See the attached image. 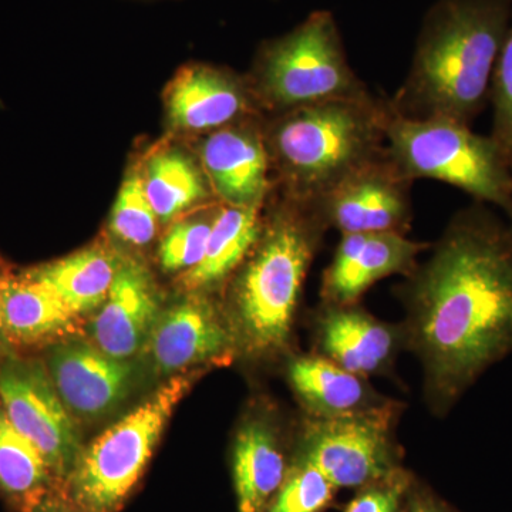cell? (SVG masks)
I'll list each match as a JSON object with an SVG mask.
<instances>
[{
    "instance_id": "cell-1",
    "label": "cell",
    "mask_w": 512,
    "mask_h": 512,
    "mask_svg": "<svg viewBox=\"0 0 512 512\" xmlns=\"http://www.w3.org/2000/svg\"><path fill=\"white\" fill-rule=\"evenodd\" d=\"M404 349L423 370L424 399L444 417L512 355V234L488 205L458 211L429 258L404 276Z\"/></svg>"
},
{
    "instance_id": "cell-2",
    "label": "cell",
    "mask_w": 512,
    "mask_h": 512,
    "mask_svg": "<svg viewBox=\"0 0 512 512\" xmlns=\"http://www.w3.org/2000/svg\"><path fill=\"white\" fill-rule=\"evenodd\" d=\"M512 0H440L430 10L402 86L389 101L409 119L471 126L490 100Z\"/></svg>"
},
{
    "instance_id": "cell-3",
    "label": "cell",
    "mask_w": 512,
    "mask_h": 512,
    "mask_svg": "<svg viewBox=\"0 0 512 512\" xmlns=\"http://www.w3.org/2000/svg\"><path fill=\"white\" fill-rule=\"evenodd\" d=\"M328 229L316 202L288 195L268 221L262 218L261 234L232 286L228 319L237 350L269 357L288 348L303 282Z\"/></svg>"
},
{
    "instance_id": "cell-4",
    "label": "cell",
    "mask_w": 512,
    "mask_h": 512,
    "mask_svg": "<svg viewBox=\"0 0 512 512\" xmlns=\"http://www.w3.org/2000/svg\"><path fill=\"white\" fill-rule=\"evenodd\" d=\"M387 100H332L276 114L264 131L284 194L319 201L340 181L386 153Z\"/></svg>"
},
{
    "instance_id": "cell-5",
    "label": "cell",
    "mask_w": 512,
    "mask_h": 512,
    "mask_svg": "<svg viewBox=\"0 0 512 512\" xmlns=\"http://www.w3.org/2000/svg\"><path fill=\"white\" fill-rule=\"evenodd\" d=\"M387 154L413 183L440 181L474 201L505 210L512 197V165L497 143L471 126L448 119H409L387 101Z\"/></svg>"
},
{
    "instance_id": "cell-6",
    "label": "cell",
    "mask_w": 512,
    "mask_h": 512,
    "mask_svg": "<svg viewBox=\"0 0 512 512\" xmlns=\"http://www.w3.org/2000/svg\"><path fill=\"white\" fill-rule=\"evenodd\" d=\"M254 101L276 114L332 100L373 94L353 72L332 13H312L291 33L266 46L256 67Z\"/></svg>"
},
{
    "instance_id": "cell-7",
    "label": "cell",
    "mask_w": 512,
    "mask_h": 512,
    "mask_svg": "<svg viewBox=\"0 0 512 512\" xmlns=\"http://www.w3.org/2000/svg\"><path fill=\"white\" fill-rule=\"evenodd\" d=\"M195 376L171 377L82 450L66 480V494L79 512L119 510L146 470L165 424Z\"/></svg>"
},
{
    "instance_id": "cell-8",
    "label": "cell",
    "mask_w": 512,
    "mask_h": 512,
    "mask_svg": "<svg viewBox=\"0 0 512 512\" xmlns=\"http://www.w3.org/2000/svg\"><path fill=\"white\" fill-rule=\"evenodd\" d=\"M400 412V404L389 400L348 416H308L295 458L311 464L336 488L384 480L402 470L396 441Z\"/></svg>"
},
{
    "instance_id": "cell-9",
    "label": "cell",
    "mask_w": 512,
    "mask_h": 512,
    "mask_svg": "<svg viewBox=\"0 0 512 512\" xmlns=\"http://www.w3.org/2000/svg\"><path fill=\"white\" fill-rule=\"evenodd\" d=\"M0 407L32 441L59 481L82 453L72 413L60 399L45 363L9 353L0 362Z\"/></svg>"
},
{
    "instance_id": "cell-10",
    "label": "cell",
    "mask_w": 512,
    "mask_h": 512,
    "mask_svg": "<svg viewBox=\"0 0 512 512\" xmlns=\"http://www.w3.org/2000/svg\"><path fill=\"white\" fill-rule=\"evenodd\" d=\"M412 184L386 153L340 181L316 201L329 229L340 234H407L413 220Z\"/></svg>"
},
{
    "instance_id": "cell-11",
    "label": "cell",
    "mask_w": 512,
    "mask_h": 512,
    "mask_svg": "<svg viewBox=\"0 0 512 512\" xmlns=\"http://www.w3.org/2000/svg\"><path fill=\"white\" fill-rule=\"evenodd\" d=\"M313 335L316 355L365 379L390 375L397 355L404 349L402 325L377 319L359 303L322 302Z\"/></svg>"
},
{
    "instance_id": "cell-12",
    "label": "cell",
    "mask_w": 512,
    "mask_h": 512,
    "mask_svg": "<svg viewBox=\"0 0 512 512\" xmlns=\"http://www.w3.org/2000/svg\"><path fill=\"white\" fill-rule=\"evenodd\" d=\"M430 244L399 232L343 234L335 255L323 272L320 296L329 305L359 303L376 282L393 275L407 276Z\"/></svg>"
},
{
    "instance_id": "cell-13",
    "label": "cell",
    "mask_w": 512,
    "mask_h": 512,
    "mask_svg": "<svg viewBox=\"0 0 512 512\" xmlns=\"http://www.w3.org/2000/svg\"><path fill=\"white\" fill-rule=\"evenodd\" d=\"M45 365L67 410L83 419L116 409L133 387L130 363L76 340L53 346Z\"/></svg>"
},
{
    "instance_id": "cell-14",
    "label": "cell",
    "mask_w": 512,
    "mask_h": 512,
    "mask_svg": "<svg viewBox=\"0 0 512 512\" xmlns=\"http://www.w3.org/2000/svg\"><path fill=\"white\" fill-rule=\"evenodd\" d=\"M158 372L174 375L192 365L227 359L237 350L228 316L204 298L187 299L158 315L146 343Z\"/></svg>"
},
{
    "instance_id": "cell-15",
    "label": "cell",
    "mask_w": 512,
    "mask_h": 512,
    "mask_svg": "<svg viewBox=\"0 0 512 512\" xmlns=\"http://www.w3.org/2000/svg\"><path fill=\"white\" fill-rule=\"evenodd\" d=\"M201 158L208 180L225 204L264 207L271 190L264 131L244 121L222 127L202 143Z\"/></svg>"
},
{
    "instance_id": "cell-16",
    "label": "cell",
    "mask_w": 512,
    "mask_h": 512,
    "mask_svg": "<svg viewBox=\"0 0 512 512\" xmlns=\"http://www.w3.org/2000/svg\"><path fill=\"white\" fill-rule=\"evenodd\" d=\"M158 293L150 272L136 261H121L106 301L94 315V346L127 360L146 346L158 318Z\"/></svg>"
},
{
    "instance_id": "cell-17",
    "label": "cell",
    "mask_w": 512,
    "mask_h": 512,
    "mask_svg": "<svg viewBox=\"0 0 512 512\" xmlns=\"http://www.w3.org/2000/svg\"><path fill=\"white\" fill-rule=\"evenodd\" d=\"M247 87L229 74L211 67L184 69L167 93L168 117L183 130H211L231 126L254 111Z\"/></svg>"
},
{
    "instance_id": "cell-18",
    "label": "cell",
    "mask_w": 512,
    "mask_h": 512,
    "mask_svg": "<svg viewBox=\"0 0 512 512\" xmlns=\"http://www.w3.org/2000/svg\"><path fill=\"white\" fill-rule=\"evenodd\" d=\"M0 306L10 343L37 346L72 335L79 316L74 315L52 289L28 271L3 268L0 275Z\"/></svg>"
},
{
    "instance_id": "cell-19",
    "label": "cell",
    "mask_w": 512,
    "mask_h": 512,
    "mask_svg": "<svg viewBox=\"0 0 512 512\" xmlns=\"http://www.w3.org/2000/svg\"><path fill=\"white\" fill-rule=\"evenodd\" d=\"M286 375L308 416H348L389 402L370 386L369 379L319 355L293 357Z\"/></svg>"
},
{
    "instance_id": "cell-20",
    "label": "cell",
    "mask_w": 512,
    "mask_h": 512,
    "mask_svg": "<svg viewBox=\"0 0 512 512\" xmlns=\"http://www.w3.org/2000/svg\"><path fill=\"white\" fill-rule=\"evenodd\" d=\"M289 468L274 423L265 417L245 421L234 447L238 512H265L284 484Z\"/></svg>"
},
{
    "instance_id": "cell-21",
    "label": "cell",
    "mask_w": 512,
    "mask_h": 512,
    "mask_svg": "<svg viewBox=\"0 0 512 512\" xmlns=\"http://www.w3.org/2000/svg\"><path fill=\"white\" fill-rule=\"evenodd\" d=\"M120 262L109 249L96 245L59 261L28 269V272L52 289L80 318L97 311L106 301Z\"/></svg>"
},
{
    "instance_id": "cell-22",
    "label": "cell",
    "mask_w": 512,
    "mask_h": 512,
    "mask_svg": "<svg viewBox=\"0 0 512 512\" xmlns=\"http://www.w3.org/2000/svg\"><path fill=\"white\" fill-rule=\"evenodd\" d=\"M262 229V207L225 205L215 212L207 249L200 264L181 276L191 291L212 288L237 272Z\"/></svg>"
},
{
    "instance_id": "cell-23",
    "label": "cell",
    "mask_w": 512,
    "mask_h": 512,
    "mask_svg": "<svg viewBox=\"0 0 512 512\" xmlns=\"http://www.w3.org/2000/svg\"><path fill=\"white\" fill-rule=\"evenodd\" d=\"M56 481L39 448L15 429L0 407V494L15 510L30 512L55 490Z\"/></svg>"
},
{
    "instance_id": "cell-24",
    "label": "cell",
    "mask_w": 512,
    "mask_h": 512,
    "mask_svg": "<svg viewBox=\"0 0 512 512\" xmlns=\"http://www.w3.org/2000/svg\"><path fill=\"white\" fill-rule=\"evenodd\" d=\"M144 185L158 220L164 222L208 197L200 170L178 151H163L151 158Z\"/></svg>"
},
{
    "instance_id": "cell-25",
    "label": "cell",
    "mask_w": 512,
    "mask_h": 512,
    "mask_svg": "<svg viewBox=\"0 0 512 512\" xmlns=\"http://www.w3.org/2000/svg\"><path fill=\"white\" fill-rule=\"evenodd\" d=\"M157 220L156 211L147 197L144 178L134 171L117 195L111 214V231L127 244L144 247L156 237Z\"/></svg>"
},
{
    "instance_id": "cell-26",
    "label": "cell",
    "mask_w": 512,
    "mask_h": 512,
    "mask_svg": "<svg viewBox=\"0 0 512 512\" xmlns=\"http://www.w3.org/2000/svg\"><path fill=\"white\" fill-rule=\"evenodd\" d=\"M336 487L319 470L295 458L282 487L265 512H322Z\"/></svg>"
},
{
    "instance_id": "cell-27",
    "label": "cell",
    "mask_w": 512,
    "mask_h": 512,
    "mask_svg": "<svg viewBox=\"0 0 512 512\" xmlns=\"http://www.w3.org/2000/svg\"><path fill=\"white\" fill-rule=\"evenodd\" d=\"M493 127L490 136L512 165V19L491 79Z\"/></svg>"
},
{
    "instance_id": "cell-28",
    "label": "cell",
    "mask_w": 512,
    "mask_h": 512,
    "mask_svg": "<svg viewBox=\"0 0 512 512\" xmlns=\"http://www.w3.org/2000/svg\"><path fill=\"white\" fill-rule=\"evenodd\" d=\"M212 221L194 220L177 222L167 232L160 245V262L165 271L187 272L200 264L207 249Z\"/></svg>"
},
{
    "instance_id": "cell-29",
    "label": "cell",
    "mask_w": 512,
    "mask_h": 512,
    "mask_svg": "<svg viewBox=\"0 0 512 512\" xmlns=\"http://www.w3.org/2000/svg\"><path fill=\"white\" fill-rule=\"evenodd\" d=\"M409 490V476L403 470L397 471L393 476L363 487L345 512H399Z\"/></svg>"
},
{
    "instance_id": "cell-30",
    "label": "cell",
    "mask_w": 512,
    "mask_h": 512,
    "mask_svg": "<svg viewBox=\"0 0 512 512\" xmlns=\"http://www.w3.org/2000/svg\"><path fill=\"white\" fill-rule=\"evenodd\" d=\"M30 512H79L69 495L60 493V491H52L47 497L43 498Z\"/></svg>"
},
{
    "instance_id": "cell-31",
    "label": "cell",
    "mask_w": 512,
    "mask_h": 512,
    "mask_svg": "<svg viewBox=\"0 0 512 512\" xmlns=\"http://www.w3.org/2000/svg\"><path fill=\"white\" fill-rule=\"evenodd\" d=\"M407 512H453L448 510L446 505L434 500L429 495H414L409 504Z\"/></svg>"
},
{
    "instance_id": "cell-32",
    "label": "cell",
    "mask_w": 512,
    "mask_h": 512,
    "mask_svg": "<svg viewBox=\"0 0 512 512\" xmlns=\"http://www.w3.org/2000/svg\"><path fill=\"white\" fill-rule=\"evenodd\" d=\"M3 268H5V266L0 264V275H2ZM10 348H12V343H10L8 335H6L5 323H3L2 316V306H0V362H2L9 353H12L10 352Z\"/></svg>"
},
{
    "instance_id": "cell-33",
    "label": "cell",
    "mask_w": 512,
    "mask_h": 512,
    "mask_svg": "<svg viewBox=\"0 0 512 512\" xmlns=\"http://www.w3.org/2000/svg\"><path fill=\"white\" fill-rule=\"evenodd\" d=\"M505 214H507V225L508 228H510L511 234H512V197L510 204L507 205V208H505Z\"/></svg>"
}]
</instances>
